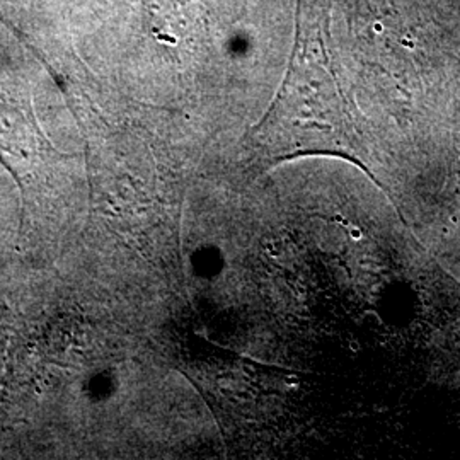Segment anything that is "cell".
<instances>
[{"label": "cell", "instance_id": "2", "mask_svg": "<svg viewBox=\"0 0 460 460\" xmlns=\"http://www.w3.org/2000/svg\"><path fill=\"white\" fill-rule=\"evenodd\" d=\"M74 155L62 154L43 132L33 106V87L13 62L0 64V164L22 198Z\"/></svg>", "mask_w": 460, "mask_h": 460}, {"label": "cell", "instance_id": "1", "mask_svg": "<svg viewBox=\"0 0 460 460\" xmlns=\"http://www.w3.org/2000/svg\"><path fill=\"white\" fill-rule=\"evenodd\" d=\"M247 138L270 163L326 154L367 171L362 135L331 62L328 14L321 0H298L296 45L287 75Z\"/></svg>", "mask_w": 460, "mask_h": 460}]
</instances>
